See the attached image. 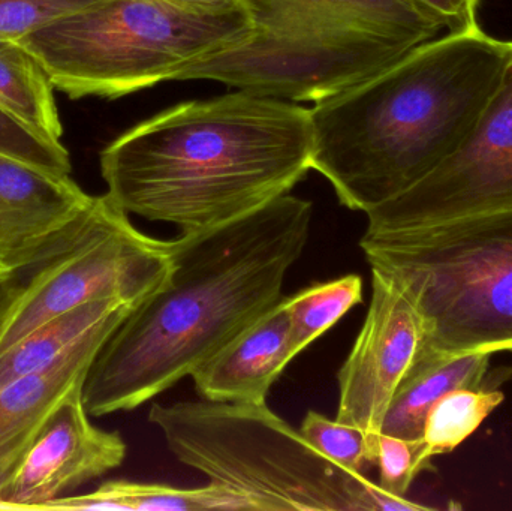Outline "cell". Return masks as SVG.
Listing matches in <instances>:
<instances>
[{
	"mask_svg": "<svg viewBox=\"0 0 512 511\" xmlns=\"http://www.w3.org/2000/svg\"><path fill=\"white\" fill-rule=\"evenodd\" d=\"M170 270L168 242L141 233L107 194L93 197L74 242L33 269L23 299L0 333V354L86 303L119 299L140 305Z\"/></svg>",
	"mask_w": 512,
	"mask_h": 511,
	"instance_id": "obj_7",
	"label": "cell"
},
{
	"mask_svg": "<svg viewBox=\"0 0 512 511\" xmlns=\"http://www.w3.org/2000/svg\"><path fill=\"white\" fill-rule=\"evenodd\" d=\"M134 308L125 300H95L48 321L0 354V389L50 365L93 330L125 320Z\"/></svg>",
	"mask_w": 512,
	"mask_h": 511,
	"instance_id": "obj_18",
	"label": "cell"
},
{
	"mask_svg": "<svg viewBox=\"0 0 512 511\" xmlns=\"http://www.w3.org/2000/svg\"><path fill=\"white\" fill-rule=\"evenodd\" d=\"M92 200L71 174L0 153V276L65 251L83 230Z\"/></svg>",
	"mask_w": 512,
	"mask_h": 511,
	"instance_id": "obj_12",
	"label": "cell"
},
{
	"mask_svg": "<svg viewBox=\"0 0 512 511\" xmlns=\"http://www.w3.org/2000/svg\"><path fill=\"white\" fill-rule=\"evenodd\" d=\"M47 510L256 511L248 497L218 483L185 489L129 480H111L89 494L59 498L41 511Z\"/></svg>",
	"mask_w": 512,
	"mask_h": 511,
	"instance_id": "obj_17",
	"label": "cell"
},
{
	"mask_svg": "<svg viewBox=\"0 0 512 511\" xmlns=\"http://www.w3.org/2000/svg\"><path fill=\"white\" fill-rule=\"evenodd\" d=\"M33 269L0 276V333L5 329L15 309L18 308L20 300L23 299L24 293L29 287Z\"/></svg>",
	"mask_w": 512,
	"mask_h": 511,
	"instance_id": "obj_27",
	"label": "cell"
},
{
	"mask_svg": "<svg viewBox=\"0 0 512 511\" xmlns=\"http://www.w3.org/2000/svg\"><path fill=\"white\" fill-rule=\"evenodd\" d=\"M177 8L198 14L221 15L231 12L246 11L242 0H164Z\"/></svg>",
	"mask_w": 512,
	"mask_h": 511,
	"instance_id": "obj_28",
	"label": "cell"
},
{
	"mask_svg": "<svg viewBox=\"0 0 512 511\" xmlns=\"http://www.w3.org/2000/svg\"><path fill=\"white\" fill-rule=\"evenodd\" d=\"M313 206L285 194L255 212L168 242L171 270L90 365V417L132 411L191 377L282 299L309 242Z\"/></svg>",
	"mask_w": 512,
	"mask_h": 511,
	"instance_id": "obj_1",
	"label": "cell"
},
{
	"mask_svg": "<svg viewBox=\"0 0 512 511\" xmlns=\"http://www.w3.org/2000/svg\"><path fill=\"white\" fill-rule=\"evenodd\" d=\"M312 152L310 108L239 89L129 129L102 150L101 174L123 212L194 233L289 194Z\"/></svg>",
	"mask_w": 512,
	"mask_h": 511,
	"instance_id": "obj_2",
	"label": "cell"
},
{
	"mask_svg": "<svg viewBox=\"0 0 512 511\" xmlns=\"http://www.w3.org/2000/svg\"><path fill=\"white\" fill-rule=\"evenodd\" d=\"M0 153L57 174H71L68 150L9 116L0 108Z\"/></svg>",
	"mask_w": 512,
	"mask_h": 511,
	"instance_id": "obj_24",
	"label": "cell"
},
{
	"mask_svg": "<svg viewBox=\"0 0 512 511\" xmlns=\"http://www.w3.org/2000/svg\"><path fill=\"white\" fill-rule=\"evenodd\" d=\"M435 15L450 33H465L480 29V0H414Z\"/></svg>",
	"mask_w": 512,
	"mask_h": 511,
	"instance_id": "obj_26",
	"label": "cell"
},
{
	"mask_svg": "<svg viewBox=\"0 0 512 511\" xmlns=\"http://www.w3.org/2000/svg\"><path fill=\"white\" fill-rule=\"evenodd\" d=\"M511 42L448 33L310 108L312 170L367 213L447 161L501 80Z\"/></svg>",
	"mask_w": 512,
	"mask_h": 511,
	"instance_id": "obj_3",
	"label": "cell"
},
{
	"mask_svg": "<svg viewBox=\"0 0 512 511\" xmlns=\"http://www.w3.org/2000/svg\"><path fill=\"white\" fill-rule=\"evenodd\" d=\"M430 462L432 459L427 456L423 441L379 435L376 467L379 468L378 485L384 491L397 497H406L418 474L427 470Z\"/></svg>",
	"mask_w": 512,
	"mask_h": 511,
	"instance_id": "obj_23",
	"label": "cell"
},
{
	"mask_svg": "<svg viewBox=\"0 0 512 511\" xmlns=\"http://www.w3.org/2000/svg\"><path fill=\"white\" fill-rule=\"evenodd\" d=\"M298 351L303 353L352 308L363 302V279L345 275L283 297Z\"/></svg>",
	"mask_w": 512,
	"mask_h": 511,
	"instance_id": "obj_21",
	"label": "cell"
},
{
	"mask_svg": "<svg viewBox=\"0 0 512 511\" xmlns=\"http://www.w3.org/2000/svg\"><path fill=\"white\" fill-rule=\"evenodd\" d=\"M120 323L93 330L50 365L0 389V485L63 399L84 386L96 354Z\"/></svg>",
	"mask_w": 512,
	"mask_h": 511,
	"instance_id": "obj_15",
	"label": "cell"
},
{
	"mask_svg": "<svg viewBox=\"0 0 512 511\" xmlns=\"http://www.w3.org/2000/svg\"><path fill=\"white\" fill-rule=\"evenodd\" d=\"M412 45L369 30H252L246 41L203 57L176 81L215 80L286 101L319 102L378 74Z\"/></svg>",
	"mask_w": 512,
	"mask_h": 511,
	"instance_id": "obj_8",
	"label": "cell"
},
{
	"mask_svg": "<svg viewBox=\"0 0 512 511\" xmlns=\"http://www.w3.org/2000/svg\"><path fill=\"white\" fill-rule=\"evenodd\" d=\"M149 422L180 464L245 495L256 511L430 509L340 467L267 404H155Z\"/></svg>",
	"mask_w": 512,
	"mask_h": 511,
	"instance_id": "obj_4",
	"label": "cell"
},
{
	"mask_svg": "<svg viewBox=\"0 0 512 511\" xmlns=\"http://www.w3.org/2000/svg\"><path fill=\"white\" fill-rule=\"evenodd\" d=\"M426 344V327L408 291L372 269V299L340 368L336 420L381 435L391 399Z\"/></svg>",
	"mask_w": 512,
	"mask_h": 511,
	"instance_id": "obj_10",
	"label": "cell"
},
{
	"mask_svg": "<svg viewBox=\"0 0 512 511\" xmlns=\"http://www.w3.org/2000/svg\"><path fill=\"white\" fill-rule=\"evenodd\" d=\"M504 393L499 390L462 389L442 396L424 422V449L430 459L454 452L478 431L484 420L504 402Z\"/></svg>",
	"mask_w": 512,
	"mask_h": 511,
	"instance_id": "obj_20",
	"label": "cell"
},
{
	"mask_svg": "<svg viewBox=\"0 0 512 511\" xmlns=\"http://www.w3.org/2000/svg\"><path fill=\"white\" fill-rule=\"evenodd\" d=\"M298 431L318 452L346 470L364 474L376 465L378 438L370 437L357 426L309 411Z\"/></svg>",
	"mask_w": 512,
	"mask_h": 511,
	"instance_id": "obj_22",
	"label": "cell"
},
{
	"mask_svg": "<svg viewBox=\"0 0 512 511\" xmlns=\"http://www.w3.org/2000/svg\"><path fill=\"white\" fill-rule=\"evenodd\" d=\"M298 354L282 297L191 378L204 401L267 404L271 387Z\"/></svg>",
	"mask_w": 512,
	"mask_h": 511,
	"instance_id": "obj_13",
	"label": "cell"
},
{
	"mask_svg": "<svg viewBox=\"0 0 512 511\" xmlns=\"http://www.w3.org/2000/svg\"><path fill=\"white\" fill-rule=\"evenodd\" d=\"M248 11L210 15L164 0H98L18 39L72 99L120 98L246 41Z\"/></svg>",
	"mask_w": 512,
	"mask_h": 511,
	"instance_id": "obj_6",
	"label": "cell"
},
{
	"mask_svg": "<svg viewBox=\"0 0 512 511\" xmlns=\"http://www.w3.org/2000/svg\"><path fill=\"white\" fill-rule=\"evenodd\" d=\"M119 432L90 422L83 387L69 393L0 485V510H42L116 470L126 458Z\"/></svg>",
	"mask_w": 512,
	"mask_h": 511,
	"instance_id": "obj_11",
	"label": "cell"
},
{
	"mask_svg": "<svg viewBox=\"0 0 512 511\" xmlns=\"http://www.w3.org/2000/svg\"><path fill=\"white\" fill-rule=\"evenodd\" d=\"M255 30H369L417 47L444 29L414 0H242Z\"/></svg>",
	"mask_w": 512,
	"mask_h": 511,
	"instance_id": "obj_14",
	"label": "cell"
},
{
	"mask_svg": "<svg viewBox=\"0 0 512 511\" xmlns=\"http://www.w3.org/2000/svg\"><path fill=\"white\" fill-rule=\"evenodd\" d=\"M492 356L481 351L462 354L421 351L391 399L381 434L421 440L424 422L433 405L453 390L483 387Z\"/></svg>",
	"mask_w": 512,
	"mask_h": 511,
	"instance_id": "obj_16",
	"label": "cell"
},
{
	"mask_svg": "<svg viewBox=\"0 0 512 511\" xmlns=\"http://www.w3.org/2000/svg\"><path fill=\"white\" fill-rule=\"evenodd\" d=\"M54 86L36 57L18 41H0V108L47 140L63 135Z\"/></svg>",
	"mask_w": 512,
	"mask_h": 511,
	"instance_id": "obj_19",
	"label": "cell"
},
{
	"mask_svg": "<svg viewBox=\"0 0 512 511\" xmlns=\"http://www.w3.org/2000/svg\"><path fill=\"white\" fill-rule=\"evenodd\" d=\"M512 209V42L501 80L462 146L402 194L369 210V233Z\"/></svg>",
	"mask_w": 512,
	"mask_h": 511,
	"instance_id": "obj_9",
	"label": "cell"
},
{
	"mask_svg": "<svg viewBox=\"0 0 512 511\" xmlns=\"http://www.w3.org/2000/svg\"><path fill=\"white\" fill-rule=\"evenodd\" d=\"M98 0H0V41H18Z\"/></svg>",
	"mask_w": 512,
	"mask_h": 511,
	"instance_id": "obj_25",
	"label": "cell"
},
{
	"mask_svg": "<svg viewBox=\"0 0 512 511\" xmlns=\"http://www.w3.org/2000/svg\"><path fill=\"white\" fill-rule=\"evenodd\" d=\"M372 269L396 279L426 327L423 351H512V209L366 233Z\"/></svg>",
	"mask_w": 512,
	"mask_h": 511,
	"instance_id": "obj_5",
	"label": "cell"
}]
</instances>
